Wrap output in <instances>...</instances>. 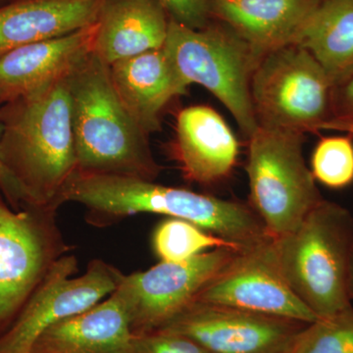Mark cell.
Listing matches in <instances>:
<instances>
[{
	"instance_id": "cell-1",
	"label": "cell",
	"mask_w": 353,
	"mask_h": 353,
	"mask_svg": "<svg viewBox=\"0 0 353 353\" xmlns=\"http://www.w3.org/2000/svg\"><path fill=\"white\" fill-rule=\"evenodd\" d=\"M61 201L85 206V219L95 227L110 226L139 213H152L192 223L240 252L273 239L250 204L134 176L76 171L65 185Z\"/></svg>"
},
{
	"instance_id": "cell-2",
	"label": "cell",
	"mask_w": 353,
	"mask_h": 353,
	"mask_svg": "<svg viewBox=\"0 0 353 353\" xmlns=\"http://www.w3.org/2000/svg\"><path fill=\"white\" fill-rule=\"evenodd\" d=\"M0 163L25 206L58 209L78 170L67 78L0 106Z\"/></svg>"
},
{
	"instance_id": "cell-3",
	"label": "cell",
	"mask_w": 353,
	"mask_h": 353,
	"mask_svg": "<svg viewBox=\"0 0 353 353\" xmlns=\"http://www.w3.org/2000/svg\"><path fill=\"white\" fill-rule=\"evenodd\" d=\"M78 170L157 181V163L148 134L120 101L109 66L94 53L67 78Z\"/></svg>"
},
{
	"instance_id": "cell-4",
	"label": "cell",
	"mask_w": 353,
	"mask_h": 353,
	"mask_svg": "<svg viewBox=\"0 0 353 353\" xmlns=\"http://www.w3.org/2000/svg\"><path fill=\"white\" fill-rule=\"evenodd\" d=\"M279 270L317 317L352 304L348 292L353 253V216L323 199L290 233L272 241Z\"/></svg>"
},
{
	"instance_id": "cell-5",
	"label": "cell",
	"mask_w": 353,
	"mask_h": 353,
	"mask_svg": "<svg viewBox=\"0 0 353 353\" xmlns=\"http://www.w3.org/2000/svg\"><path fill=\"white\" fill-rule=\"evenodd\" d=\"M162 48L183 87L196 83L205 88L250 138L259 126L250 82L261 57L226 26L208 24L196 30L172 19Z\"/></svg>"
},
{
	"instance_id": "cell-6",
	"label": "cell",
	"mask_w": 353,
	"mask_h": 353,
	"mask_svg": "<svg viewBox=\"0 0 353 353\" xmlns=\"http://www.w3.org/2000/svg\"><path fill=\"white\" fill-rule=\"evenodd\" d=\"M248 141L250 205L272 238L284 236L324 199L304 159V134L257 126Z\"/></svg>"
},
{
	"instance_id": "cell-7",
	"label": "cell",
	"mask_w": 353,
	"mask_h": 353,
	"mask_svg": "<svg viewBox=\"0 0 353 353\" xmlns=\"http://www.w3.org/2000/svg\"><path fill=\"white\" fill-rule=\"evenodd\" d=\"M334 83L307 50L288 44L267 53L252 74L257 125L299 134L318 132L333 118Z\"/></svg>"
},
{
	"instance_id": "cell-8",
	"label": "cell",
	"mask_w": 353,
	"mask_h": 353,
	"mask_svg": "<svg viewBox=\"0 0 353 353\" xmlns=\"http://www.w3.org/2000/svg\"><path fill=\"white\" fill-rule=\"evenodd\" d=\"M54 208L16 210L0 197V336L58 260L68 254Z\"/></svg>"
},
{
	"instance_id": "cell-9",
	"label": "cell",
	"mask_w": 353,
	"mask_h": 353,
	"mask_svg": "<svg viewBox=\"0 0 353 353\" xmlns=\"http://www.w3.org/2000/svg\"><path fill=\"white\" fill-rule=\"evenodd\" d=\"M78 272L75 255L66 254L50 269L15 321L0 336V353H29L37 339L57 323L88 310L113 294L124 274L101 259Z\"/></svg>"
},
{
	"instance_id": "cell-10",
	"label": "cell",
	"mask_w": 353,
	"mask_h": 353,
	"mask_svg": "<svg viewBox=\"0 0 353 353\" xmlns=\"http://www.w3.org/2000/svg\"><path fill=\"white\" fill-rule=\"evenodd\" d=\"M238 250L216 248L183 262H162L123 276L118 294L126 303L134 334L161 329L196 301Z\"/></svg>"
},
{
	"instance_id": "cell-11",
	"label": "cell",
	"mask_w": 353,
	"mask_h": 353,
	"mask_svg": "<svg viewBox=\"0 0 353 353\" xmlns=\"http://www.w3.org/2000/svg\"><path fill=\"white\" fill-rule=\"evenodd\" d=\"M272 241L236 252L196 301L303 324L315 321L317 316L297 297L279 270Z\"/></svg>"
},
{
	"instance_id": "cell-12",
	"label": "cell",
	"mask_w": 353,
	"mask_h": 353,
	"mask_svg": "<svg viewBox=\"0 0 353 353\" xmlns=\"http://www.w3.org/2000/svg\"><path fill=\"white\" fill-rule=\"evenodd\" d=\"M305 325L194 301L159 330L188 336L212 353H289Z\"/></svg>"
},
{
	"instance_id": "cell-13",
	"label": "cell",
	"mask_w": 353,
	"mask_h": 353,
	"mask_svg": "<svg viewBox=\"0 0 353 353\" xmlns=\"http://www.w3.org/2000/svg\"><path fill=\"white\" fill-rule=\"evenodd\" d=\"M97 23L61 38L28 44L0 57V106L50 87L92 53Z\"/></svg>"
},
{
	"instance_id": "cell-14",
	"label": "cell",
	"mask_w": 353,
	"mask_h": 353,
	"mask_svg": "<svg viewBox=\"0 0 353 353\" xmlns=\"http://www.w3.org/2000/svg\"><path fill=\"white\" fill-rule=\"evenodd\" d=\"M171 152L188 182L210 185L231 175L238 161L239 143L217 111L194 105L176 116Z\"/></svg>"
},
{
	"instance_id": "cell-15",
	"label": "cell",
	"mask_w": 353,
	"mask_h": 353,
	"mask_svg": "<svg viewBox=\"0 0 353 353\" xmlns=\"http://www.w3.org/2000/svg\"><path fill=\"white\" fill-rule=\"evenodd\" d=\"M126 303L117 290L46 330L30 353H137Z\"/></svg>"
},
{
	"instance_id": "cell-16",
	"label": "cell",
	"mask_w": 353,
	"mask_h": 353,
	"mask_svg": "<svg viewBox=\"0 0 353 353\" xmlns=\"http://www.w3.org/2000/svg\"><path fill=\"white\" fill-rule=\"evenodd\" d=\"M322 0H209L211 16L222 21L263 57L294 43Z\"/></svg>"
},
{
	"instance_id": "cell-17",
	"label": "cell",
	"mask_w": 353,
	"mask_h": 353,
	"mask_svg": "<svg viewBox=\"0 0 353 353\" xmlns=\"http://www.w3.org/2000/svg\"><path fill=\"white\" fill-rule=\"evenodd\" d=\"M109 72L120 101L148 136L161 128L165 106L187 92L163 48L115 62Z\"/></svg>"
},
{
	"instance_id": "cell-18",
	"label": "cell",
	"mask_w": 353,
	"mask_h": 353,
	"mask_svg": "<svg viewBox=\"0 0 353 353\" xmlns=\"http://www.w3.org/2000/svg\"><path fill=\"white\" fill-rule=\"evenodd\" d=\"M170 16L155 0H102L92 53L110 66L163 48Z\"/></svg>"
},
{
	"instance_id": "cell-19",
	"label": "cell",
	"mask_w": 353,
	"mask_h": 353,
	"mask_svg": "<svg viewBox=\"0 0 353 353\" xmlns=\"http://www.w3.org/2000/svg\"><path fill=\"white\" fill-rule=\"evenodd\" d=\"M102 0H11L0 6V57L97 22Z\"/></svg>"
},
{
	"instance_id": "cell-20",
	"label": "cell",
	"mask_w": 353,
	"mask_h": 353,
	"mask_svg": "<svg viewBox=\"0 0 353 353\" xmlns=\"http://www.w3.org/2000/svg\"><path fill=\"white\" fill-rule=\"evenodd\" d=\"M294 44L319 62L334 85L353 75V0H322Z\"/></svg>"
},
{
	"instance_id": "cell-21",
	"label": "cell",
	"mask_w": 353,
	"mask_h": 353,
	"mask_svg": "<svg viewBox=\"0 0 353 353\" xmlns=\"http://www.w3.org/2000/svg\"><path fill=\"white\" fill-rule=\"evenodd\" d=\"M152 246L155 254L162 262L187 261L216 248L238 250L227 241L204 231L192 223L169 217L155 228Z\"/></svg>"
},
{
	"instance_id": "cell-22",
	"label": "cell",
	"mask_w": 353,
	"mask_h": 353,
	"mask_svg": "<svg viewBox=\"0 0 353 353\" xmlns=\"http://www.w3.org/2000/svg\"><path fill=\"white\" fill-rule=\"evenodd\" d=\"M289 353H353V304L305 325Z\"/></svg>"
},
{
	"instance_id": "cell-23",
	"label": "cell",
	"mask_w": 353,
	"mask_h": 353,
	"mask_svg": "<svg viewBox=\"0 0 353 353\" xmlns=\"http://www.w3.org/2000/svg\"><path fill=\"white\" fill-rule=\"evenodd\" d=\"M311 172L316 182L329 189H345L353 183V137H323L311 157Z\"/></svg>"
},
{
	"instance_id": "cell-24",
	"label": "cell",
	"mask_w": 353,
	"mask_h": 353,
	"mask_svg": "<svg viewBox=\"0 0 353 353\" xmlns=\"http://www.w3.org/2000/svg\"><path fill=\"white\" fill-rule=\"evenodd\" d=\"M137 353H212L196 341L172 332H150L134 334Z\"/></svg>"
},
{
	"instance_id": "cell-25",
	"label": "cell",
	"mask_w": 353,
	"mask_h": 353,
	"mask_svg": "<svg viewBox=\"0 0 353 353\" xmlns=\"http://www.w3.org/2000/svg\"><path fill=\"white\" fill-rule=\"evenodd\" d=\"M172 20L192 29H203L210 19L209 0H155Z\"/></svg>"
},
{
	"instance_id": "cell-26",
	"label": "cell",
	"mask_w": 353,
	"mask_h": 353,
	"mask_svg": "<svg viewBox=\"0 0 353 353\" xmlns=\"http://www.w3.org/2000/svg\"><path fill=\"white\" fill-rule=\"evenodd\" d=\"M332 119L353 121V75L334 87Z\"/></svg>"
},
{
	"instance_id": "cell-27",
	"label": "cell",
	"mask_w": 353,
	"mask_h": 353,
	"mask_svg": "<svg viewBox=\"0 0 353 353\" xmlns=\"http://www.w3.org/2000/svg\"><path fill=\"white\" fill-rule=\"evenodd\" d=\"M0 134H1V126H0ZM0 190L3 192L4 196L6 197V201H8L9 205L11 208L20 209L21 205H23V203H24L20 190L16 187L10 176L7 175L1 163H0Z\"/></svg>"
},
{
	"instance_id": "cell-28",
	"label": "cell",
	"mask_w": 353,
	"mask_h": 353,
	"mask_svg": "<svg viewBox=\"0 0 353 353\" xmlns=\"http://www.w3.org/2000/svg\"><path fill=\"white\" fill-rule=\"evenodd\" d=\"M321 131L340 132L353 137V121L331 119L323 125Z\"/></svg>"
},
{
	"instance_id": "cell-29",
	"label": "cell",
	"mask_w": 353,
	"mask_h": 353,
	"mask_svg": "<svg viewBox=\"0 0 353 353\" xmlns=\"http://www.w3.org/2000/svg\"><path fill=\"white\" fill-rule=\"evenodd\" d=\"M348 292H350V301L353 304V253L352 257V264H350V284H348Z\"/></svg>"
},
{
	"instance_id": "cell-30",
	"label": "cell",
	"mask_w": 353,
	"mask_h": 353,
	"mask_svg": "<svg viewBox=\"0 0 353 353\" xmlns=\"http://www.w3.org/2000/svg\"><path fill=\"white\" fill-rule=\"evenodd\" d=\"M6 0H0V6H2V4L6 3Z\"/></svg>"
},
{
	"instance_id": "cell-31",
	"label": "cell",
	"mask_w": 353,
	"mask_h": 353,
	"mask_svg": "<svg viewBox=\"0 0 353 353\" xmlns=\"http://www.w3.org/2000/svg\"><path fill=\"white\" fill-rule=\"evenodd\" d=\"M30 353V352H29Z\"/></svg>"
}]
</instances>
